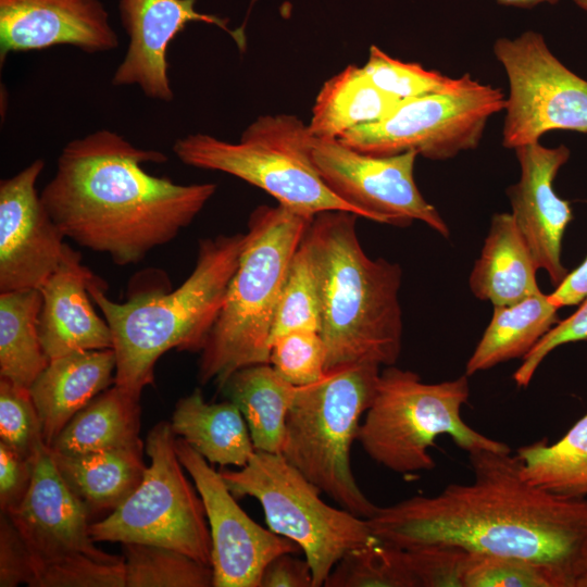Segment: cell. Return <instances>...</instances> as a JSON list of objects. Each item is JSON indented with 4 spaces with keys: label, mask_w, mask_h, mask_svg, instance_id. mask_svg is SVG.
Listing matches in <instances>:
<instances>
[{
    "label": "cell",
    "mask_w": 587,
    "mask_h": 587,
    "mask_svg": "<svg viewBox=\"0 0 587 587\" xmlns=\"http://www.w3.org/2000/svg\"><path fill=\"white\" fill-rule=\"evenodd\" d=\"M467 454L472 483L378 507L365 519L372 534L401 549L447 546L532 560L574 587L587 548V498H562L530 485L511 452Z\"/></svg>",
    "instance_id": "6da1fadb"
},
{
    "label": "cell",
    "mask_w": 587,
    "mask_h": 587,
    "mask_svg": "<svg viewBox=\"0 0 587 587\" xmlns=\"http://www.w3.org/2000/svg\"><path fill=\"white\" fill-rule=\"evenodd\" d=\"M166 161L99 129L63 147L40 198L65 238L117 265L135 264L189 226L216 191L213 183L176 184L142 166Z\"/></svg>",
    "instance_id": "7a4b0ae2"
},
{
    "label": "cell",
    "mask_w": 587,
    "mask_h": 587,
    "mask_svg": "<svg viewBox=\"0 0 587 587\" xmlns=\"http://www.w3.org/2000/svg\"><path fill=\"white\" fill-rule=\"evenodd\" d=\"M358 217L346 211L320 212L303 237L319 286L326 372L355 364L395 365L401 352V267L365 253Z\"/></svg>",
    "instance_id": "3957f363"
},
{
    "label": "cell",
    "mask_w": 587,
    "mask_h": 587,
    "mask_svg": "<svg viewBox=\"0 0 587 587\" xmlns=\"http://www.w3.org/2000/svg\"><path fill=\"white\" fill-rule=\"evenodd\" d=\"M246 233L201 239L196 264L174 290L137 292L115 302L97 275L88 285L113 338L114 385L140 399L154 380L157 361L166 351L200 352L223 307L237 270Z\"/></svg>",
    "instance_id": "277c9868"
},
{
    "label": "cell",
    "mask_w": 587,
    "mask_h": 587,
    "mask_svg": "<svg viewBox=\"0 0 587 587\" xmlns=\"http://www.w3.org/2000/svg\"><path fill=\"white\" fill-rule=\"evenodd\" d=\"M312 218L279 203L251 212L237 270L200 351L201 385L213 382L220 388L234 372L270 363L279 298Z\"/></svg>",
    "instance_id": "5b68a950"
},
{
    "label": "cell",
    "mask_w": 587,
    "mask_h": 587,
    "mask_svg": "<svg viewBox=\"0 0 587 587\" xmlns=\"http://www.w3.org/2000/svg\"><path fill=\"white\" fill-rule=\"evenodd\" d=\"M379 366L355 364L296 388L282 455L333 501L352 514L371 517L378 509L355 482L350 452L361 417L370 408Z\"/></svg>",
    "instance_id": "8992f818"
},
{
    "label": "cell",
    "mask_w": 587,
    "mask_h": 587,
    "mask_svg": "<svg viewBox=\"0 0 587 587\" xmlns=\"http://www.w3.org/2000/svg\"><path fill=\"white\" fill-rule=\"evenodd\" d=\"M469 398L466 374L424 383L412 371L387 366L380 372L358 440L373 461L404 475L435 467L428 449L441 435L449 436L467 453L482 449L511 452L507 444L480 434L463 421L461 411Z\"/></svg>",
    "instance_id": "52a82bcc"
},
{
    "label": "cell",
    "mask_w": 587,
    "mask_h": 587,
    "mask_svg": "<svg viewBox=\"0 0 587 587\" xmlns=\"http://www.w3.org/2000/svg\"><path fill=\"white\" fill-rule=\"evenodd\" d=\"M311 134L297 116L278 114L258 117L238 142L208 134L178 138L173 152L186 165L224 172L274 197L298 213L314 216L324 211L355 208L336 196L312 165L308 146Z\"/></svg>",
    "instance_id": "ba28073f"
},
{
    "label": "cell",
    "mask_w": 587,
    "mask_h": 587,
    "mask_svg": "<svg viewBox=\"0 0 587 587\" xmlns=\"http://www.w3.org/2000/svg\"><path fill=\"white\" fill-rule=\"evenodd\" d=\"M220 474L235 498L249 496L260 502L268 529L302 549L313 587L324 586L345 553L377 538L365 519L324 502L319 487L280 453L255 450L239 471Z\"/></svg>",
    "instance_id": "9c48e42d"
},
{
    "label": "cell",
    "mask_w": 587,
    "mask_h": 587,
    "mask_svg": "<svg viewBox=\"0 0 587 587\" xmlns=\"http://www.w3.org/2000/svg\"><path fill=\"white\" fill-rule=\"evenodd\" d=\"M171 424L148 433L150 459L132 495L103 520L91 523L95 541L141 542L180 551L211 566V536L201 497L184 474Z\"/></svg>",
    "instance_id": "30bf717a"
},
{
    "label": "cell",
    "mask_w": 587,
    "mask_h": 587,
    "mask_svg": "<svg viewBox=\"0 0 587 587\" xmlns=\"http://www.w3.org/2000/svg\"><path fill=\"white\" fill-rule=\"evenodd\" d=\"M504 107L499 88L466 73L445 90L401 100L382 120L357 126L337 140L374 157L414 151L429 160H448L475 149L488 120Z\"/></svg>",
    "instance_id": "8fae6325"
},
{
    "label": "cell",
    "mask_w": 587,
    "mask_h": 587,
    "mask_svg": "<svg viewBox=\"0 0 587 587\" xmlns=\"http://www.w3.org/2000/svg\"><path fill=\"white\" fill-rule=\"evenodd\" d=\"M494 54L509 80L503 147L538 142L550 130L587 133V80L551 52L541 34L498 38Z\"/></svg>",
    "instance_id": "7c38bea8"
},
{
    "label": "cell",
    "mask_w": 587,
    "mask_h": 587,
    "mask_svg": "<svg viewBox=\"0 0 587 587\" xmlns=\"http://www.w3.org/2000/svg\"><path fill=\"white\" fill-rule=\"evenodd\" d=\"M309 158L325 185L364 217L405 227L420 221L444 237L450 232L436 208L414 180L417 153L374 157L350 149L337 139L311 136Z\"/></svg>",
    "instance_id": "4fadbf2b"
},
{
    "label": "cell",
    "mask_w": 587,
    "mask_h": 587,
    "mask_svg": "<svg viewBox=\"0 0 587 587\" xmlns=\"http://www.w3.org/2000/svg\"><path fill=\"white\" fill-rule=\"evenodd\" d=\"M175 450L205 509L213 587H260L268 562L282 553H296L298 545L255 523L238 505L220 472L183 438H175Z\"/></svg>",
    "instance_id": "5bb4252c"
},
{
    "label": "cell",
    "mask_w": 587,
    "mask_h": 587,
    "mask_svg": "<svg viewBox=\"0 0 587 587\" xmlns=\"http://www.w3.org/2000/svg\"><path fill=\"white\" fill-rule=\"evenodd\" d=\"M43 166L37 159L0 182V292L39 289L61 263L65 237L36 189Z\"/></svg>",
    "instance_id": "9a60e30c"
},
{
    "label": "cell",
    "mask_w": 587,
    "mask_h": 587,
    "mask_svg": "<svg viewBox=\"0 0 587 587\" xmlns=\"http://www.w3.org/2000/svg\"><path fill=\"white\" fill-rule=\"evenodd\" d=\"M515 150L520 179L508 189L512 217L537 270H544L553 286L569 274L561 261L562 240L573 220L570 203L553 189L559 170L567 162L570 149L539 141Z\"/></svg>",
    "instance_id": "2e32d148"
},
{
    "label": "cell",
    "mask_w": 587,
    "mask_h": 587,
    "mask_svg": "<svg viewBox=\"0 0 587 587\" xmlns=\"http://www.w3.org/2000/svg\"><path fill=\"white\" fill-rule=\"evenodd\" d=\"M7 514L32 557L84 553L108 562L123 560L95 545L90 513L63 479L47 445L35 455L32 483L23 501Z\"/></svg>",
    "instance_id": "e0dca14e"
},
{
    "label": "cell",
    "mask_w": 587,
    "mask_h": 587,
    "mask_svg": "<svg viewBox=\"0 0 587 587\" xmlns=\"http://www.w3.org/2000/svg\"><path fill=\"white\" fill-rule=\"evenodd\" d=\"M197 0H120L123 27L129 41L115 70L114 86H138L151 99L171 102L174 92L168 76L167 49L171 41L190 22L215 25L242 45L239 32L227 22L195 9Z\"/></svg>",
    "instance_id": "ac0fdd59"
},
{
    "label": "cell",
    "mask_w": 587,
    "mask_h": 587,
    "mask_svg": "<svg viewBox=\"0 0 587 587\" xmlns=\"http://www.w3.org/2000/svg\"><path fill=\"white\" fill-rule=\"evenodd\" d=\"M70 45L114 50L118 37L100 0H0V64L12 52Z\"/></svg>",
    "instance_id": "d6986e66"
},
{
    "label": "cell",
    "mask_w": 587,
    "mask_h": 587,
    "mask_svg": "<svg viewBox=\"0 0 587 587\" xmlns=\"http://www.w3.org/2000/svg\"><path fill=\"white\" fill-rule=\"evenodd\" d=\"M96 276L65 243L58 268L39 288V337L49 360L86 350L113 349L111 329L91 305L88 285Z\"/></svg>",
    "instance_id": "ffe728a7"
},
{
    "label": "cell",
    "mask_w": 587,
    "mask_h": 587,
    "mask_svg": "<svg viewBox=\"0 0 587 587\" xmlns=\"http://www.w3.org/2000/svg\"><path fill=\"white\" fill-rule=\"evenodd\" d=\"M113 349L86 350L49 361L29 392L50 447L71 419L114 383Z\"/></svg>",
    "instance_id": "44dd1931"
},
{
    "label": "cell",
    "mask_w": 587,
    "mask_h": 587,
    "mask_svg": "<svg viewBox=\"0 0 587 587\" xmlns=\"http://www.w3.org/2000/svg\"><path fill=\"white\" fill-rule=\"evenodd\" d=\"M536 272L512 214H494L480 255L470 274L473 295L494 307L515 303L541 291Z\"/></svg>",
    "instance_id": "7402d4cb"
},
{
    "label": "cell",
    "mask_w": 587,
    "mask_h": 587,
    "mask_svg": "<svg viewBox=\"0 0 587 587\" xmlns=\"http://www.w3.org/2000/svg\"><path fill=\"white\" fill-rule=\"evenodd\" d=\"M170 424L210 464L242 467L255 451L238 407L227 399L208 403L200 388L176 402Z\"/></svg>",
    "instance_id": "603a6c76"
},
{
    "label": "cell",
    "mask_w": 587,
    "mask_h": 587,
    "mask_svg": "<svg viewBox=\"0 0 587 587\" xmlns=\"http://www.w3.org/2000/svg\"><path fill=\"white\" fill-rule=\"evenodd\" d=\"M50 448V447H49ZM143 446L63 454L50 449L54 464L89 513H111L140 484L147 465Z\"/></svg>",
    "instance_id": "cb8c5ba5"
},
{
    "label": "cell",
    "mask_w": 587,
    "mask_h": 587,
    "mask_svg": "<svg viewBox=\"0 0 587 587\" xmlns=\"http://www.w3.org/2000/svg\"><path fill=\"white\" fill-rule=\"evenodd\" d=\"M296 388L270 363L242 367L220 387L245 417L255 450L270 453H282Z\"/></svg>",
    "instance_id": "d4e9b609"
},
{
    "label": "cell",
    "mask_w": 587,
    "mask_h": 587,
    "mask_svg": "<svg viewBox=\"0 0 587 587\" xmlns=\"http://www.w3.org/2000/svg\"><path fill=\"white\" fill-rule=\"evenodd\" d=\"M139 399L114 385L76 413L50 449L63 454L143 446Z\"/></svg>",
    "instance_id": "484cf974"
},
{
    "label": "cell",
    "mask_w": 587,
    "mask_h": 587,
    "mask_svg": "<svg viewBox=\"0 0 587 587\" xmlns=\"http://www.w3.org/2000/svg\"><path fill=\"white\" fill-rule=\"evenodd\" d=\"M542 291L515 303L494 307L490 323L469 359L465 374L524 358L559 322L558 311Z\"/></svg>",
    "instance_id": "4316f807"
},
{
    "label": "cell",
    "mask_w": 587,
    "mask_h": 587,
    "mask_svg": "<svg viewBox=\"0 0 587 587\" xmlns=\"http://www.w3.org/2000/svg\"><path fill=\"white\" fill-rule=\"evenodd\" d=\"M400 101L375 86L363 67L351 64L322 86L308 130L316 138L338 139L357 126L382 120Z\"/></svg>",
    "instance_id": "83f0119b"
},
{
    "label": "cell",
    "mask_w": 587,
    "mask_h": 587,
    "mask_svg": "<svg viewBox=\"0 0 587 587\" xmlns=\"http://www.w3.org/2000/svg\"><path fill=\"white\" fill-rule=\"evenodd\" d=\"M39 289L0 292V377L28 388L49 363L38 332Z\"/></svg>",
    "instance_id": "f1b7e54d"
},
{
    "label": "cell",
    "mask_w": 587,
    "mask_h": 587,
    "mask_svg": "<svg viewBox=\"0 0 587 587\" xmlns=\"http://www.w3.org/2000/svg\"><path fill=\"white\" fill-rule=\"evenodd\" d=\"M515 457L530 485L562 498H587V413L558 441L525 445Z\"/></svg>",
    "instance_id": "f546056e"
},
{
    "label": "cell",
    "mask_w": 587,
    "mask_h": 587,
    "mask_svg": "<svg viewBox=\"0 0 587 587\" xmlns=\"http://www.w3.org/2000/svg\"><path fill=\"white\" fill-rule=\"evenodd\" d=\"M125 587H210L213 571L189 555L163 546L122 542Z\"/></svg>",
    "instance_id": "4dcf8cb0"
},
{
    "label": "cell",
    "mask_w": 587,
    "mask_h": 587,
    "mask_svg": "<svg viewBox=\"0 0 587 587\" xmlns=\"http://www.w3.org/2000/svg\"><path fill=\"white\" fill-rule=\"evenodd\" d=\"M326 587H417L404 550L376 538L345 553L327 576Z\"/></svg>",
    "instance_id": "1f68e13d"
},
{
    "label": "cell",
    "mask_w": 587,
    "mask_h": 587,
    "mask_svg": "<svg viewBox=\"0 0 587 587\" xmlns=\"http://www.w3.org/2000/svg\"><path fill=\"white\" fill-rule=\"evenodd\" d=\"M319 286L308 247L302 239L296 251L279 298L271 341L292 330L320 333Z\"/></svg>",
    "instance_id": "d6a6232c"
},
{
    "label": "cell",
    "mask_w": 587,
    "mask_h": 587,
    "mask_svg": "<svg viewBox=\"0 0 587 587\" xmlns=\"http://www.w3.org/2000/svg\"><path fill=\"white\" fill-rule=\"evenodd\" d=\"M461 583L462 587H566L562 576L542 563L469 551Z\"/></svg>",
    "instance_id": "836d02e7"
},
{
    "label": "cell",
    "mask_w": 587,
    "mask_h": 587,
    "mask_svg": "<svg viewBox=\"0 0 587 587\" xmlns=\"http://www.w3.org/2000/svg\"><path fill=\"white\" fill-rule=\"evenodd\" d=\"M29 587H125L123 560L108 562L84 553L49 558L29 554Z\"/></svg>",
    "instance_id": "e575fe53"
},
{
    "label": "cell",
    "mask_w": 587,
    "mask_h": 587,
    "mask_svg": "<svg viewBox=\"0 0 587 587\" xmlns=\"http://www.w3.org/2000/svg\"><path fill=\"white\" fill-rule=\"evenodd\" d=\"M363 70L375 86L400 100L435 93L455 82L417 63L394 59L376 46L370 48Z\"/></svg>",
    "instance_id": "d590c367"
},
{
    "label": "cell",
    "mask_w": 587,
    "mask_h": 587,
    "mask_svg": "<svg viewBox=\"0 0 587 587\" xmlns=\"http://www.w3.org/2000/svg\"><path fill=\"white\" fill-rule=\"evenodd\" d=\"M326 352L319 332L292 330L271 341L270 364L285 380L296 387L321 379Z\"/></svg>",
    "instance_id": "8d00e7d4"
},
{
    "label": "cell",
    "mask_w": 587,
    "mask_h": 587,
    "mask_svg": "<svg viewBox=\"0 0 587 587\" xmlns=\"http://www.w3.org/2000/svg\"><path fill=\"white\" fill-rule=\"evenodd\" d=\"M0 441L34 458L46 445L29 389L0 377Z\"/></svg>",
    "instance_id": "74e56055"
},
{
    "label": "cell",
    "mask_w": 587,
    "mask_h": 587,
    "mask_svg": "<svg viewBox=\"0 0 587 587\" xmlns=\"http://www.w3.org/2000/svg\"><path fill=\"white\" fill-rule=\"evenodd\" d=\"M417 587H462L465 550L447 546L403 549Z\"/></svg>",
    "instance_id": "f35d334b"
},
{
    "label": "cell",
    "mask_w": 587,
    "mask_h": 587,
    "mask_svg": "<svg viewBox=\"0 0 587 587\" xmlns=\"http://www.w3.org/2000/svg\"><path fill=\"white\" fill-rule=\"evenodd\" d=\"M583 340H587V297L572 315L559 321L523 358L522 364L513 374L515 384L519 387L528 386L537 369L551 351L562 345Z\"/></svg>",
    "instance_id": "ab89813d"
},
{
    "label": "cell",
    "mask_w": 587,
    "mask_h": 587,
    "mask_svg": "<svg viewBox=\"0 0 587 587\" xmlns=\"http://www.w3.org/2000/svg\"><path fill=\"white\" fill-rule=\"evenodd\" d=\"M34 460L0 441V512L10 513L23 501L32 483Z\"/></svg>",
    "instance_id": "60d3db41"
},
{
    "label": "cell",
    "mask_w": 587,
    "mask_h": 587,
    "mask_svg": "<svg viewBox=\"0 0 587 587\" xmlns=\"http://www.w3.org/2000/svg\"><path fill=\"white\" fill-rule=\"evenodd\" d=\"M29 552L7 513H0V587L28 585Z\"/></svg>",
    "instance_id": "b9f144b4"
},
{
    "label": "cell",
    "mask_w": 587,
    "mask_h": 587,
    "mask_svg": "<svg viewBox=\"0 0 587 587\" xmlns=\"http://www.w3.org/2000/svg\"><path fill=\"white\" fill-rule=\"evenodd\" d=\"M295 552L282 553L265 566L260 587H313L311 566Z\"/></svg>",
    "instance_id": "7bdbcfd3"
},
{
    "label": "cell",
    "mask_w": 587,
    "mask_h": 587,
    "mask_svg": "<svg viewBox=\"0 0 587 587\" xmlns=\"http://www.w3.org/2000/svg\"><path fill=\"white\" fill-rule=\"evenodd\" d=\"M548 297L559 309L579 304L587 297V257Z\"/></svg>",
    "instance_id": "ee69618b"
},
{
    "label": "cell",
    "mask_w": 587,
    "mask_h": 587,
    "mask_svg": "<svg viewBox=\"0 0 587 587\" xmlns=\"http://www.w3.org/2000/svg\"><path fill=\"white\" fill-rule=\"evenodd\" d=\"M500 4L517 7V8H532L540 3L554 4L560 0H497Z\"/></svg>",
    "instance_id": "f6af8a7d"
},
{
    "label": "cell",
    "mask_w": 587,
    "mask_h": 587,
    "mask_svg": "<svg viewBox=\"0 0 587 587\" xmlns=\"http://www.w3.org/2000/svg\"><path fill=\"white\" fill-rule=\"evenodd\" d=\"M574 587H587V548L582 558Z\"/></svg>",
    "instance_id": "bcb514c9"
},
{
    "label": "cell",
    "mask_w": 587,
    "mask_h": 587,
    "mask_svg": "<svg viewBox=\"0 0 587 587\" xmlns=\"http://www.w3.org/2000/svg\"><path fill=\"white\" fill-rule=\"evenodd\" d=\"M579 8L587 12V0H573Z\"/></svg>",
    "instance_id": "7dc6e473"
}]
</instances>
